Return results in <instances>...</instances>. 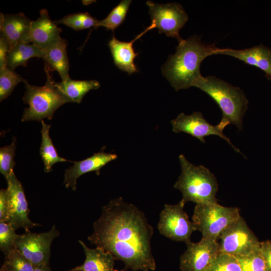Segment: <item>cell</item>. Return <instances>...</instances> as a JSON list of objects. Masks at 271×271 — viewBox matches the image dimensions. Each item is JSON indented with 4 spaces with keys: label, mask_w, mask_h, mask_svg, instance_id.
<instances>
[{
    "label": "cell",
    "mask_w": 271,
    "mask_h": 271,
    "mask_svg": "<svg viewBox=\"0 0 271 271\" xmlns=\"http://www.w3.org/2000/svg\"><path fill=\"white\" fill-rule=\"evenodd\" d=\"M240 216L237 207L223 206L218 202L196 204L192 220L202 237L217 241L222 232Z\"/></svg>",
    "instance_id": "obj_6"
},
{
    "label": "cell",
    "mask_w": 271,
    "mask_h": 271,
    "mask_svg": "<svg viewBox=\"0 0 271 271\" xmlns=\"http://www.w3.org/2000/svg\"><path fill=\"white\" fill-rule=\"evenodd\" d=\"M6 181L8 209L6 222L15 230L23 228L27 231L30 228L41 226L32 221L28 217L30 210L24 188L14 172L6 179Z\"/></svg>",
    "instance_id": "obj_11"
},
{
    "label": "cell",
    "mask_w": 271,
    "mask_h": 271,
    "mask_svg": "<svg viewBox=\"0 0 271 271\" xmlns=\"http://www.w3.org/2000/svg\"><path fill=\"white\" fill-rule=\"evenodd\" d=\"M193 86L207 93L217 103L222 112V120L241 129L248 100L240 88L214 76L202 75L194 82Z\"/></svg>",
    "instance_id": "obj_4"
},
{
    "label": "cell",
    "mask_w": 271,
    "mask_h": 271,
    "mask_svg": "<svg viewBox=\"0 0 271 271\" xmlns=\"http://www.w3.org/2000/svg\"><path fill=\"white\" fill-rule=\"evenodd\" d=\"M33 271H50L47 265H41L35 266Z\"/></svg>",
    "instance_id": "obj_35"
},
{
    "label": "cell",
    "mask_w": 271,
    "mask_h": 271,
    "mask_svg": "<svg viewBox=\"0 0 271 271\" xmlns=\"http://www.w3.org/2000/svg\"><path fill=\"white\" fill-rule=\"evenodd\" d=\"M131 2L130 0L121 1L105 19L99 21V27H103L107 30L114 31L124 22Z\"/></svg>",
    "instance_id": "obj_26"
},
{
    "label": "cell",
    "mask_w": 271,
    "mask_h": 271,
    "mask_svg": "<svg viewBox=\"0 0 271 271\" xmlns=\"http://www.w3.org/2000/svg\"><path fill=\"white\" fill-rule=\"evenodd\" d=\"M10 47L5 38L1 35L0 36V68L7 65V56Z\"/></svg>",
    "instance_id": "obj_34"
},
{
    "label": "cell",
    "mask_w": 271,
    "mask_h": 271,
    "mask_svg": "<svg viewBox=\"0 0 271 271\" xmlns=\"http://www.w3.org/2000/svg\"><path fill=\"white\" fill-rule=\"evenodd\" d=\"M117 158V156L115 154L107 153L101 151L85 160L74 162L73 165L65 170L63 184L66 188H70L75 191L77 180L79 177L94 171L99 175L100 170L103 166Z\"/></svg>",
    "instance_id": "obj_15"
},
{
    "label": "cell",
    "mask_w": 271,
    "mask_h": 271,
    "mask_svg": "<svg viewBox=\"0 0 271 271\" xmlns=\"http://www.w3.org/2000/svg\"><path fill=\"white\" fill-rule=\"evenodd\" d=\"M155 28L152 24L134 39L130 42L120 41L113 35L109 41L108 46L112 54L114 63L121 70L132 74L138 72L134 60L138 53H136L133 48V43L149 30Z\"/></svg>",
    "instance_id": "obj_17"
},
{
    "label": "cell",
    "mask_w": 271,
    "mask_h": 271,
    "mask_svg": "<svg viewBox=\"0 0 271 271\" xmlns=\"http://www.w3.org/2000/svg\"><path fill=\"white\" fill-rule=\"evenodd\" d=\"M46 73L47 81L42 86L31 85L27 80L24 82L26 91L23 100L29 107L24 109L22 121H41L44 118L51 120L59 107L70 102L53 81L50 73Z\"/></svg>",
    "instance_id": "obj_5"
},
{
    "label": "cell",
    "mask_w": 271,
    "mask_h": 271,
    "mask_svg": "<svg viewBox=\"0 0 271 271\" xmlns=\"http://www.w3.org/2000/svg\"><path fill=\"white\" fill-rule=\"evenodd\" d=\"M179 159L181 173L174 188L182 193L181 201L185 204L187 202L196 204L217 203L218 184L214 175L203 166L192 164L183 155H179Z\"/></svg>",
    "instance_id": "obj_3"
},
{
    "label": "cell",
    "mask_w": 271,
    "mask_h": 271,
    "mask_svg": "<svg viewBox=\"0 0 271 271\" xmlns=\"http://www.w3.org/2000/svg\"><path fill=\"white\" fill-rule=\"evenodd\" d=\"M40 14L36 20L32 22L30 40L31 43L43 50L61 37L62 29L50 19L47 10H41Z\"/></svg>",
    "instance_id": "obj_18"
},
{
    "label": "cell",
    "mask_w": 271,
    "mask_h": 271,
    "mask_svg": "<svg viewBox=\"0 0 271 271\" xmlns=\"http://www.w3.org/2000/svg\"><path fill=\"white\" fill-rule=\"evenodd\" d=\"M171 122L172 130L174 132L188 133L203 143H205V137L211 135L218 136L230 145L235 152L240 153L231 143L230 139L223 133L225 127L229 124L226 121L221 119L218 124L213 125L207 121L201 112L196 111L190 115L181 113Z\"/></svg>",
    "instance_id": "obj_12"
},
{
    "label": "cell",
    "mask_w": 271,
    "mask_h": 271,
    "mask_svg": "<svg viewBox=\"0 0 271 271\" xmlns=\"http://www.w3.org/2000/svg\"><path fill=\"white\" fill-rule=\"evenodd\" d=\"M74 271H81V270H74Z\"/></svg>",
    "instance_id": "obj_39"
},
{
    "label": "cell",
    "mask_w": 271,
    "mask_h": 271,
    "mask_svg": "<svg viewBox=\"0 0 271 271\" xmlns=\"http://www.w3.org/2000/svg\"><path fill=\"white\" fill-rule=\"evenodd\" d=\"M32 22L22 13L1 14V35L7 41L10 49L19 43H31Z\"/></svg>",
    "instance_id": "obj_16"
},
{
    "label": "cell",
    "mask_w": 271,
    "mask_h": 271,
    "mask_svg": "<svg viewBox=\"0 0 271 271\" xmlns=\"http://www.w3.org/2000/svg\"><path fill=\"white\" fill-rule=\"evenodd\" d=\"M5 255V262L1 267L4 271L34 270L35 266L22 255L15 246Z\"/></svg>",
    "instance_id": "obj_27"
},
{
    "label": "cell",
    "mask_w": 271,
    "mask_h": 271,
    "mask_svg": "<svg viewBox=\"0 0 271 271\" xmlns=\"http://www.w3.org/2000/svg\"><path fill=\"white\" fill-rule=\"evenodd\" d=\"M93 228L89 242L122 261L124 270L156 269L151 246L153 227L134 205L122 197L110 200L102 207Z\"/></svg>",
    "instance_id": "obj_1"
},
{
    "label": "cell",
    "mask_w": 271,
    "mask_h": 271,
    "mask_svg": "<svg viewBox=\"0 0 271 271\" xmlns=\"http://www.w3.org/2000/svg\"><path fill=\"white\" fill-rule=\"evenodd\" d=\"M78 242L84 249L85 259L82 265L71 271H115L114 266L116 259L112 253L98 247L90 248L81 240Z\"/></svg>",
    "instance_id": "obj_20"
},
{
    "label": "cell",
    "mask_w": 271,
    "mask_h": 271,
    "mask_svg": "<svg viewBox=\"0 0 271 271\" xmlns=\"http://www.w3.org/2000/svg\"><path fill=\"white\" fill-rule=\"evenodd\" d=\"M209 271H242L238 259L219 253Z\"/></svg>",
    "instance_id": "obj_30"
},
{
    "label": "cell",
    "mask_w": 271,
    "mask_h": 271,
    "mask_svg": "<svg viewBox=\"0 0 271 271\" xmlns=\"http://www.w3.org/2000/svg\"><path fill=\"white\" fill-rule=\"evenodd\" d=\"M1 271H4L3 270H2V269H1Z\"/></svg>",
    "instance_id": "obj_38"
},
{
    "label": "cell",
    "mask_w": 271,
    "mask_h": 271,
    "mask_svg": "<svg viewBox=\"0 0 271 271\" xmlns=\"http://www.w3.org/2000/svg\"><path fill=\"white\" fill-rule=\"evenodd\" d=\"M237 259L242 271H266L265 264L260 250Z\"/></svg>",
    "instance_id": "obj_31"
},
{
    "label": "cell",
    "mask_w": 271,
    "mask_h": 271,
    "mask_svg": "<svg viewBox=\"0 0 271 271\" xmlns=\"http://www.w3.org/2000/svg\"><path fill=\"white\" fill-rule=\"evenodd\" d=\"M56 83L70 102L77 103L81 102L84 95L90 90L100 87V83L97 80H75L70 77Z\"/></svg>",
    "instance_id": "obj_21"
},
{
    "label": "cell",
    "mask_w": 271,
    "mask_h": 271,
    "mask_svg": "<svg viewBox=\"0 0 271 271\" xmlns=\"http://www.w3.org/2000/svg\"><path fill=\"white\" fill-rule=\"evenodd\" d=\"M33 57L42 58V50L32 43H19L9 51L7 65L14 70L20 66L26 67L28 61Z\"/></svg>",
    "instance_id": "obj_22"
},
{
    "label": "cell",
    "mask_w": 271,
    "mask_h": 271,
    "mask_svg": "<svg viewBox=\"0 0 271 271\" xmlns=\"http://www.w3.org/2000/svg\"><path fill=\"white\" fill-rule=\"evenodd\" d=\"M149 8L152 24L159 30L160 34L176 38L178 43L183 39L180 35V30L188 20V16L179 3H171L161 4L148 1Z\"/></svg>",
    "instance_id": "obj_10"
},
{
    "label": "cell",
    "mask_w": 271,
    "mask_h": 271,
    "mask_svg": "<svg viewBox=\"0 0 271 271\" xmlns=\"http://www.w3.org/2000/svg\"><path fill=\"white\" fill-rule=\"evenodd\" d=\"M215 54L231 56L256 67L263 71L265 76L271 81V49L262 44L240 50L217 48L214 52Z\"/></svg>",
    "instance_id": "obj_14"
},
{
    "label": "cell",
    "mask_w": 271,
    "mask_h": 271,
    "mask_svg": "<svg viewBox=\"0 0 271 271\" xmlns=\"http://www.w3.org/2000/svg\"><path fill=\"white\" fill-rule=\"evenodd\" d=\"M260 252L264 259L266 271H271V240L260 241Z\"/></svg>",
    "instance_id": "obj_32"
},
{
    "label": "cell",
    "mask_w": 271,
    "mask_h": 271,
    "mask_svg": "<svg viewBox=\"0 0 271 271\" xmlns=\"http://www.w3.org/2000/svg\"><path fill=\"white\" fill-rule=\"evenodd\" d=\"M7 209V189H2L0 190V222L6 221Z\"/></svg>",
    "instance_id": "obj_33"
},
{
    "label": "cell",
    "mask_w": 271,
    "mask_h": 271,
    "mask_svg": "<svg viewBox=\"0 0 271 271\" xmlns=\"http://www.w3.org/2000/svg\"><path fill=\"white\" fill-rule=\"evenodd\" d=\"M42 142L40 149V155L44 165V171L49 173L52 171L53 166L58 162L69 161L59 156L49 136L51 125L47 124L42 120Z\"/></svg>",
    "instance_id": "obj_23"
},
{
    "label": "cell",
    "mask_w": 271,
    "mask_h": 271,
    "mask_svg": "<svg viewBox=\"0 0 271 271\" xmlns=\"http://www.w3.org/2000/svg\"><path fill=\"white\" fill-rule=\"evenodd\" d=\"M219 252L236 258L260 250V241L241 216L220 234Z\"/></svg>",
    "instance_id": "obj_7"
},
{
    "label": "cell",
    "mask_w": 271,
    "mask_h": 271,
    "mask_svg": "<svg viewBox=\"0 0 271 271\" xmlns=\"http://www.w3.org/2000/svg\"><path fill=\"white\" fill-rule=\"evenodd\" d=\"M7 222H0V249L6 254L15 247L20 234Z\"/></svg>",
    "instance_id": "obj_29"
},
{
    "label": "cell",
    "mask_w": 271,
    "mask_h": 271,
    "mask_svg": "<svg viewBox=\"0 0 271 271\" xmlns=\"http://www.w3.org/2000/svg\"><path fill=\"white\" fill-rule=\"evenodd\" d=\"M185 204L181 200L176 204H165L160 214L158 228L162 235L186 244L191 241V235L197 228L184 211Z\"/></svg>",
    "instance_id": "obj_8"
},
{
    "label": "cell",
    "mask_w": 271,
    "mask_h": 271,
    "mask_svg": "<svg viewBox=\"0 0 271 271\" xmlns=\"http://www.w3.org/2000/svg\"><path fill=\"white\" fill-rule=\"evenodd\" d=\"M187 248L180 257L181 271H209L219 252L217 240L206 237L198 242L186 243Z\"/></svg>",
    "instance_id": "obj_13"
},
{
    "label": "cell",
    "mask_w": 271,
    "mask_h": 271,
    "mask_svg": "<svg viewBox=\"0 0 271 271\" xmlns=\"http://www.w3.org/2000/svg\"><path fill=\"white\" fill-rule=\"evenodd\" d=\"M92 1H82V3L84 5H88L92 3Z\"/></svg>",
    "instance_id": "obj_36"
},
{
    "label": "cell",
    "mask_w": 271,
    "mask_h": 271,
    "mask_svg": "<svg viewBox=\"0 0 271 271\" xmlns=\"http://www.w3.org/2000/svg\"><path fill=\"white\" fill-rule=\"evenodd\" d=\"M59 235V232L55 225L45 232L36 233L29 230L19 235L15 246L35 267L47 265L51 255V244Z\"/></svg>",
    "instance_id": "obj_9"
},
{
    "label": "cell",
    "mask_w": 271,
    "mask_h": 271,
    "mask_svg": "<svg viewBox=\"0 0 271 271\" xmlns=\"http://www.w3.org/2000/svg\"><path fill=\"white\" fill-rule=\"evenodd\" d=\"M16 139L12 144L0 149V172L6 179L14 172Z\"/></svg>",
    "instance_id": "obj_28"
},
{
    "label": "cell",
    "mask_w": 271,
    "mask_h": 271,
    "mask_svg": "<svg viewBox=\"0 0 271 271\" xmlns=\"http://www.w3.org/2000/svg\"><path fill=\"white\" fill-rule=\"evenodd\" d=\"M99 22L88 12L78 13L65 16L61 19L56 20V24H64L75 31H80L93 27L97 29Z\"/></svg>",
    "instance_id": "obj_24"
},
{
    "label": "cell",
    "mask_w": 271,
    "mask_h": 271,
    "mask_svg": "<svg viewBox=\"0 0 271 271\" xmlns=\"http://www.w3.org/2000/svg\"><path fill=\"white\" fill-rule=\"evenodd\" d=\"M67 46V41L60 37L42 50V59L45 63V72L50 73L54 71H57L62 81L69 77Z\"/></svg>",
    "instance_id": "obj_19"
},
{
    "label": "cell",
    "mask_w": 271,
    "mask_h": 271,
    "mask_svg": "<svg viewBox=\"0 0 271 271\" xmlns=\"http://www.w3.org/2000/svg\"><path fill=\"white\" fill-rule=\"evenodd\" d=\"M217 48L214 44L203 43L197 35L183 39L176 47L175 53L170 55L163 66V75L176 91L193 86L202 76L200 69L202 62L214 55Z\"/></svg>",
    "instance_id": "obj_2"
},
{
    "label": "cell",
    "mask_w": 271,
    "mask_h": 271,
    "mask_svg": "<svg viewBox=\"0 0 271 271\" xmlns=\"http://www.w3.org/2000/svg\"><path fill=\"white\" fill-rule=\"evenodd\" d=\"M115 271H123V270H115Z\"/></svg>",
    "instance_id": "obj_37"
},
{
    "label": "cell",
    "mask_w": 271,
    "mask_h": 271,
    "mask_svg": "<svg viewBox=\"0 0 271 271\" xmlns=\"http://www.w3.org/2000/svg\"><path fill=\"white\" fill-rule=\"evenodd\" d=\"M26 80L14 69L6 66L0 68V101L8 98L18 84Z\"/></svg>",
    "instance_id": "obj_25"
}]
</instances>
